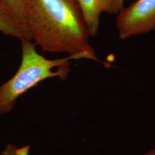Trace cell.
<instances>
[{"mask_svg": "<svg viewBox=\"0 0 155 155\" xmlns=\"http://www.w3.org/2000/svg\"><path fill=\"white\" fill-rule=\"evenodd\" d=\"M24 27L45 52L100 61L78 0H24Z\"/></svg>", "mask_w": 155, "mask_h": 155, "instance_id": "1", "label": "cell"}, {"mask_svg": "<svg viewBox=\"0 0 155 155\" xmlns=\"http://www.w3.org/2000/svg\"><path fill=\"white\" fill-rule=\"evenodd\" d=\"M22 58L20 66L13 77L0 86V115L11 112L16 101L29 89L45 79L59 77L66 79L72 56L58 59H48L38 52L32 41L21 40Z\"/></svg>", "mask_w": 155, "mask_h": 155, "instance_id": "2", "label": "cell"}, {"mask_svg": "<svg viewBox=\"0 0 155 155\" xmlns=\"http://www.w3.org/2000/svg\"><path fill=\"white\" fill-rule=\"evenodd\" d=\"M116 27L122 40L155 29V0H136L118 13Z\"/></svg>", "mask_w": 155, "mask_h": 155, "instance_id": "3", "label": "cell"}, {"mask_svg": "<svg viewBox=\"0 0 155 155\" xmlns=\"http://www.w3.org/2000/svg\"><path fill=\"white\" fill-rule=\"evenodd\" d=\"M90 36L97 35L102 12L118 14L124 8L125 0H78Z\"/></svg>", "mask_w": 155, "mask_h": 155, "instance_id": "4", "label": "cell"}, {"mask_svg": "<svg viewBox=\"0 0 155 155\" xmlns=\"http://www.w3.org/2000/svg\"><path fill=\"white\" fill-rule=\"evenodd\" d=\"M0 32L7 36L19 39L20 41L29 40L25 28L10 13L0 9Z\"/></svg>", "mask_w": 155, "mask_h": 155, "instance_id": "5", "label": "cell"}, {"mask_svg": "<svg viewBox=\"0 0 155 155\" xmlns=\"http://www.w3.org/2000/svg\"><path fill=\"white\" fill-rule=\"evenodd\" d=\"M0 2L6 11L24 27V0H0Z\"/></svg>", "mask_w": 155, "mask_h": 155, "instance_id": "6", "label": "cell"}, {"mask_svg": "<svg viewBox=\"0 0 155 155\" xmlns=\"http://www.w3.org/2000/svg\"><path fill=\"white\" fill-rule=\"evenodd\" d=\"M29 149V145L17 148L16 146L9 144L1 153V155H28Z\"/></svg>", "mask_w": 155, "mask_h": 155, "instance_id": "7", "label": "cell"}, {"mask_svg": "<svg viewBox=\"0 0 155 155\" xmlns=\"http://www.w3.org/2000/svg\"><path fill=\"white\" fill-rule=\"evenodd\" d=\"M144 155H155V143L153 147L150 150H148Z\"/></svg>", "mask_w": 155, "mask_h": 155, "instance_id": "8", "label": "cell"}, {"mask_svg": "<svg viewBox=\"0 0 155 155\" xmlns=\"http://www.w3.org/2000/svg\"><path fill=\"white\" fill-rule=\"evenodd\" d=\"M0 9H4V10H5V8H4L3 5H2V4L1 3V2H0Z\"/></svg>", "mask_w": 155, "mask_h": 155, "instance_id": "9", "label": "cell"}]
</instances>
